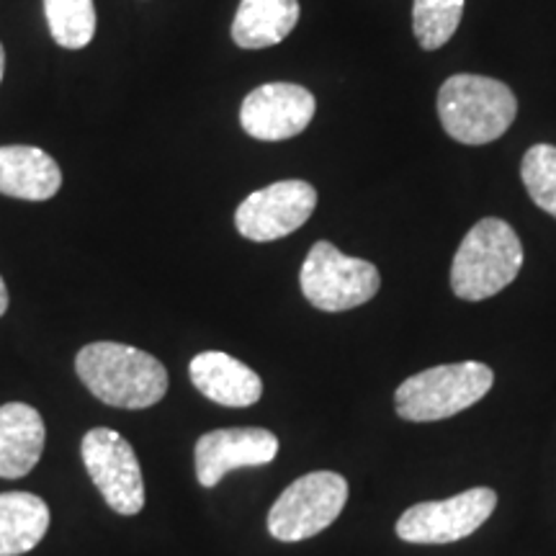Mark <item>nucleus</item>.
Masks as SVG:
<instances>
[{"label": "nucleus", "mask_w": 556, "mask_h": 556, "mask_svg": "<svg viewBox=\"0 0 556 556\" xmlns=\"http://www.w3.org/2000/svg\"><path fill=\"white\" fill-rule=\"evenodd\" d=\"M50 507L31 492H0V556H21L41 544Z\"/></svg>", "instance_id": "dca6fc26"}, {"label": "nucleus", "mask_w": 556, "mask_h": 556, "mask_svg": "<svg viewBox=\"0 0 556 556\" xmlns=\"http://www.w3.org/2000/svg\"><path fill=\"white\" fill-rule=\"evenodd\" d=\"M80 456L96 490L119 516H137L144 507V479L135 448L111 428L88 430L80 443Z\"/></svg>", "instance_id": "0eeeda50"}, {"label": "nucleus", "mask_w": 556, "mask_h": 556, "mask_svg": "<svg viewBox=\"0 0 556 556\" xmlns=\"http://www.w3.org/2000/svg\"><path fill=\"white\" fill-rule=\"evenodd\" d=\"M348 503V482L338 471H312L278 495L268 510V533L276 541H304L336 523Z\"/></svg>", "instance_id": "39448f33"}, {"label": "nucleus", "mask_w": 556, "mask_h": 556, "mask_svg": "<svg viewBox=\"0 0 556 556\" xmlns=\"http://www.w3.org/2000/svg\"><path fill=\"white\" fill-rule=\"evenodd\" d=\"M299 0H240L232 39L242 50H266L283 41L299 24Z\"/></svg>", "instance_id": "2eb2a0df"}, {"label": "nucleus", "mask_w": 556, "mask_h": 556, "mask_svg": "<svg viewBox=\"0 0 556 556\" xmlns=\"http://www.w3.org/2000/svg\"><path fill=\"white\" fill-rule=\"evenodd\" d=\"M278 454V438L266 428H222L197 441L193 462L201 486L212 490L229 471L266 467Z\"/></svg>", "instance_id": "9b49d317"}, {"label": "nucleus", "mask_w": 556, "mask_h": 556, "mask_svg": "<svg viewBox=\"0 0 556 556\" xmlns=\"http://www.w3.org/2000/svg\"><path fill=\"white\" fill-rule=\"evenodd\" d=\"M62 170L50 152L34 144L0 148V193L24 201H47L60 191Z\"/></svg>", "instance_id": "ddd939ff"}, {"label": "nucleus", "mask_w": 556, "mask_h": 556, "mask_svg": "<svg viewBox=\"0 0 556 556\" xmlns=\"http://www.w3.org/2000/svg\"><path fill=\"white\" fill-rule=\"evenodd\" d=\"M9 312V289H5V281L0 278V317Z\"/></svg>", "instance_id": "aec40b11"}, {"label": "nucleus", "mask_w": 556, "mask_h": 556, "mask_svg": "<svg viewBox=\"0 0 556 556\" xmlns=\"http://www.w3.org/2000/svg\"><path fill=\"white\" fill-rule=\"evenodd\" d=\"M438 116L454 142L490 144L513 127L518 99L503 80L484 75H451L438 90Z\"/></svg>", "instance_id": "f03ea898"}, {"label": "nucleus", "mask_w": 556, "mask_h": 556, "mask_svg": "<svg viewBox=\"0 0 556 556\" xmlns=\"http://www.w3.org/2000/svg\"><path fill=\"white\" fill-rule=\"evenodd\" d=\"M47 430L41 415L26 402L0 407V477L21 479L31 475L45 451Z\"/></svg>", "instance_id": "4468645a"}, {"label": "nucleus", "mask_w": 556, "mask_h": 556, "mask_svg": "<svg viewBox=\"0 0 556 556\" xmlns=\"http://www.w3.org/2000/svg\"><path fill=\"white\" fill-rule=\"evenodd\" d=\"M520 178L533 204L556 219V148L533 144L520 163Z\"/></svg>", "instance_id": "6ab92c4d"}, {"label": "nucleus", "mask_w": 556, "mask_h": 556, "mask_svg": "<svg viewBox=\"0 0 556 556\" xmlns=\"http://www.w3.org/2000/svg\"><path fill=\"white\" fill-rule=\"evenodd\" d=\"M3 70H5V52H3V45H0V80H3Z\"/></svg>", "instance_id": "412c9836"}, {"label": "nucleus", "mask_w": 556, "mask_h": 556, "mask_svg": "<svg viewBox=\"0 0 556 556\" xmlns=\"http://www.w3.org/2000/svg\"><path fill=\"white\" fill-rule=\"evenodd\" d=\"M299 283L315 309L348 312L379 294L381 276L374 263L348 258L332 242L319 240L304 261Z\"/></svg>", "instance_id": "423d86ee"}, {"label": "nucleus", "mask_w": 556, "mask_h": 556, "mask_svg": "<svg viewBox=\"0 0 556 556\" xmlns=\"http://www.w3.org/2000/svg\"><path fill=\"white\" fill-rule=\"evenodd\" d=\"M497 495L490 486H475L448 500L417 503L397 520V536L407 544H454L471 536L495 513Z\"/></svg>", "instance_id": "6e6552de"}, {"label": "nucleus", "mask_w": 556, "mask_h": 556, "mask_svg": "<svg viewBox=\"0 0 556 556\" xmlns=\"http://www.w3.org/2000/svg\"><path fill=\"white\" fill-rule=\"evenodd\" d=\"M52 39L65 50H83L96 34L93 0H45Z\"/></svg>", "instance_id": "f3484780"}, {"label": "nucleus", "mask_w": 556, "mask_h": 556, "mask_svg": "<svg viewBox=\"0 0 556 556\" xmlns=\"http://www.w3.org/2000/svg\"><path fill=\"white\" fill-rule=\"evenodd\" d=\"M75 371L88 392L111 407L144 409L168 392V371L155 356L111 340L80 348Z\"/></svg>", "instance_id": "f257e3e1"}, {"label": "nucleus", "mask_w": 556, "mask_h": 556, "mask_svg": "<svg viewBox=\"0 0 556 556\" xmlns=\"http://www.w3.org/2000/svg\"><path fill=\"white\" fill-rule=\"evenodd\" d=\"M191 384L222 407H250L263 397V381L253 368L225 351H204L189 364Z\"/></svg>", "instance_id": "f8f14e48"}, {"label": "nucleus", "mask_w": 556, "mask_h": 556, "mask_svg": "<svg viewBox=\"0 0 556 556\" xmlns=\"http://www.w3.org/2000/svg\"><path fill=\"white\" fill-rule=\"evenodd\" d=\"M317 101L296 83H266L245 96L240 106V124L261 142H283L302 135L315 119Z\"/></svg>", "instance_id": "9d476101"}, {"label": "nucleus", "mask_w": 556, "mask_h": 556, "mask_svg": "<svg viewBox=\"0 0 556 556\" xmlns=\"http://www.w3.org/2000/svg\"><path fill=\"white\" fill-rule=\"evenodd\" d=\"M523 266V245L507 222L479 219L451 263V289L464 302H482L510 287Z\"/></svg>", "instance_id": "7ed1b4c3"}, {"label": "nucleus", "mask_w": 556, "mask_h": 556, "mask_svg": "<svg viewBox=\"0 0 556 556\" xmlns=\"http://www.w3.org/2000/svg\"><path fill=\"white\" fill-rule=\"evenodd\" d=\"M317 191L307 180H278L253 191L235 212V227L245 240L274 242L307 225Z\"/></svg>", "instance_id": "1a4fd4ad"}, {"label": "nucleus", "mask_w": 556, "mask_h": 556, "mask_svg": "<svg viewBox=\"0 0 556 556\" xmlns=\"http://www.w3.org/2000/svg\"><path fill=\"white\" fill-rule=\"evenodd\" d=\"M464 0H415L413 5V31L422 50L435 52L462 24Z\"/></svg>", "instance_id": "a211bd4d"}, {"label": "nucleus", "mask_w": 556, "mask_h": 556, "mask_svg": "<svg viewBox=\"0 0 556 556\" xmlns=\"http://www.w3.org/2000/svg\"><path fill=\"white\" fill-rule=\"evenodd\" d=\"M495 384V374L479 361L433 366L402 381L394 392V407L402 420H446L475 407Z\"/></svg>", "instance_id": "20e7f679"}]
</instances>
